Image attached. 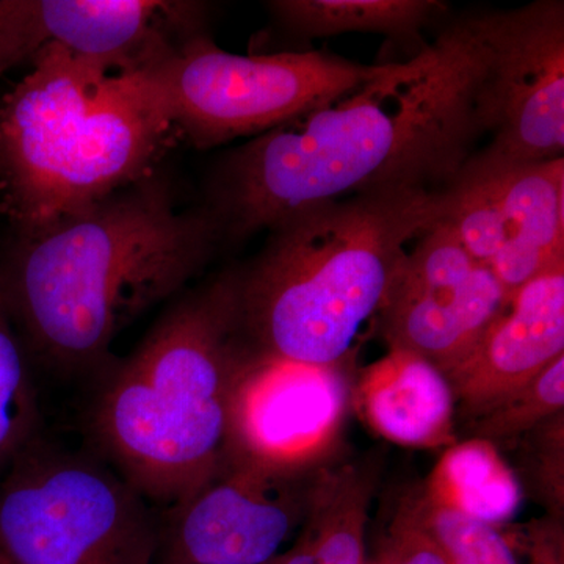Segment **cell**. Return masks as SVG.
I'll use <instances>...</instances> for the list:
<instances>
[{"label":"cell","mask_w":564,"mask_h":564,"mask_svg":"<svg viewBox=\"0 0 564 564\" xmlns=\"http://www.w3.org/2000/svg\"><path fill=\"white\" fill-rule=\"evenodd\" d=\"M159 513L98 455L41 434L0 474V564H155Z\"/></svg>","instance_id":"obj_6"},{"label":"cell","mask_w":564,"mask_h":564,"mask_svg":"<svg viewBox=\"0 0 564 564\" xmlns=\"http://www.w3.org/2000/svg\"><path fill=\"white\" fill-rule=\"evenodd\" d=\"M563 413L527 433V475L554 516L563 513Z\"/></svg>","instance_id":"obj_22"},{"label":"cell","mask_w":564,"mask_h":564,"mask_svg":"<svg viewBox=\"0 0 564 564\" xmlns=\"http://www.w3.org/2000/svg\"><path fill=\"white\" fill-rule=\"evenodd\" d=\"M375 564V563H373Z\"/></svg>","instance_id":"obj_27"},{"label":"cell","mask_w":564,"mask_h":564,"mask_svg":"<svg viewBox=\"0 0 564 564\" xmlns=\"http://www.w3.org/2000/svg\"><path fill=\"white\" fill-rule=\"evenodd\" d=\"M36 52L29 0H0V74Z\"/></svg>","instance_id":"obj_24"},{"label":"cell","mask_w":564,"mask_h":564,"mask_svg":"<svg viewBox=\"0 0 564 564\" xmlns=\"http://www.w3.org/2000/svg\"><path fill=\"white\" fill-rule=\"evenodd\" d=\"M563 406L564 356L530 383L469 419L470 437L494 445L519 440L522 434L532 432L541 423L563 413Z\"/></svg>","instance_id":"obj_21"},{"label":"cell","mask_w":564,"mask_h":564,"mask_svg":"<svg viewBox=\"0 0 564 564\" xmlns=\"http://www.w3.org/2000/svg\"><path fill=\"white\" fill-rule=\"evenodd\" d=\"M248 352L239 270H228L185 293L128 358L96 375L88 422L96 455L148 502H184L225 464Z\"/></svg>","instance_id":"obj_3"},{"label":"cell","mask_w":564,"mask_h":564,"mask_svg":"<svg viewBox=\"0 0 564 564\" xmlns=\"http://www.w3.org/2000/svg\"><path fill=\"white\" fill-rule=\"evenodd\" d=\"M355 400L373 432L393 444L447 448L456 443L451 383L414 352L389 348L359 375Z\"/></svg>","instance_id":"obj_15"},{"label":"cell","mask_w":564,"mask_h":564,"mask_svg":"<svg viewBox=\"0 0 564 564\" xmlns=\"http://www.w3.org/2000/svg\"><path fill=\"white\" fill-rule=\"evenodd\" d=\"M383 68L326 51L232 54L202 32L150 74L172 128L195 147L212 148L273 131L348 95Z\"/></svg>","instance_id":"obj_7"},{"label":"cell","mask_w":564,"mask_h":564,"mask_svg":"<svg viewBox=\"0 0 564 564\" xmlns=\"http://www.w3.org/2000/svg\"><path fill=\"white\" fill-rule=\"evenodd\" d=\"M272 564H315L313 534H311L310 527L303 522L295 544L289 551L282 552L276 558H273Z\"/></svg>","instance_id":"obj_25"},{"label":"cell","mask_w":564,"mask_h":564,"mask_svg":"<svg viewBox=\"0 0 564 564\" xmlns=\"http://www.w3.org/2000/svg\"><path fill=\"white\" fill-rule=\"evenodd\" d=\"M440 202V220L510 299L564 261V158L516 162L474 152Z\"/></svg>","instance_id":"obj_9"},{"label":"cell","mask_w":564,"mask_h":564,"mask_svg":"<svg viewBox=\"0 0 564 564\" xmlns=\"http://www.w3.org/2000/svg\"><path fill=\"white\" fill-rule=\"evenodd\" d=\"M564 356V261L511 296L474 350L445 375L456 410L475 417Z\"/></svg>","instance_id":"obj_13"},{"label":"cell","mask_w":564,"mask_h":564,"mask_svg":"<svg viewBox=\"0 0 564 564\" xmlns=\"http://www.w3.org/2000/svg\"><path fill=\"white\" fill-rule=\"evenodd\" d=\"M378 473L370 463L318 469L304 524L315 564H367L366 533Z\"/></svg>","instance_id":"obj_18"},{"label":"cell","mask_w":564,"mask_h":564,"mask_svg":"<svg viewBox=\"0 0 564 564\" xmlns=\"http://www.w3.org/2000/svg\"><path fill=\"white\" fill-rule=\"evenodd\" d=\"M0 104V191L21 236L135 184L173 131L150 69L85 61L55 44Z\"/></svg>","instance_id":"obj_5"},{"label":"cell","mask_w":564,"mask_h":564,"mask_svg":"<svg viewBox=\"0 0 564 564\" xmlns=\"http://www.w3.org/2000/svg\"><path fill=\"white\" fill-rule=\"evenodd\" d=\"M404 505L437 545L445 564H518L497 527L429 502L421 492L404 499Z\"/></svg>","instance_id":"obj_20"},{"label":"cell","mask_w":564,"mask_h":564,"mask_svg":"<svg viewBox=\"0 0 564 564\" xmlns=\"http://www.w3.org/2000/svg\"><path fill=\"white\" fill-rule=\"evenodd\" d=\"M441 188L399 185L315 204L269 229L239 270L240 328L256 355L307 366L347 361L378 317Z\"/></svg>","instance_id":"obj_4"},{"label":"cell","mask_w":564,"mask_h":564,"mask_svg":"<svg viewBox=\"0 0 564 564\" xmlns=\"http://www.w3.org/2000/svg\"><path fill=\"white\" fill-rule=\"evenodd\" d=\"M475 110L485 151L516 162L563 159L564 3L480 13Z\"/></svg>","instance_id":"obj_8"},{"label":"cell","mask_w":564,"mask_h":564,"mask_svg":"<svg viewBox=\"0 0 564 564\" xmlns=\"http://www.w3.org/2000/svg\"><path fill=\"white\" fill-rule=\"evenodd\" d=\"M269 564H272V562H270Z\"/></svg>","instance_id":"obj_26"},{"label":"cell","mask_w":564,"mask_h":564,"mask_svg":"<svg viewBox=\"0 0 564 564\" xmlns=\"http://www.w3.org/2000/svg\"><path fill=\"white\" fill-rule=\"evenodd\" d=\"M429 502L497 527L522 503V485L497 445L469 437L445 448L421 489Z\"/></svg>","instance_id":"obj_16"},{"label":"cell","mask_w":564,"mask_h":564,"mask_svg":"<svg viewBox=\"0 0 564 564\" xmlns=\"http://www.w3.org/2000/svg\"><path fill=\"white\" fill-rule=\"evenodd\" d=\"M40 425L31 355L0 291V474L40 436Z\"/></svg>","instance_id":"obj_19"},{"label":"cell","mask_w":564,"mask_h":564,"mask_svg":"<svg viewBox=\"0 0 564 564\" xmlns=\"http://www.w3.org/2000/svg\"><path fill=\"white\" fill-rule=\"evenodd\" d=\"M206 6L161 0H29L33 40L102 65L148 69L203 32Z\"/></svg>","instance_id":"obj_14"},{"label":"cell","mask_w":564,"mask_h":564,"mask_svg":"<svg viewBox=\"0 0 564 564\" xmlns=\"http://www.w3.org/2000/svg\"><path fill=\"white\" fill-rule=\"evenodd\" d=\"M508 302L496 274L440 220L411 247L377 321L389 348L414 352L447 375Z\"/></svg>","instance_id":"obj_11"},{"label":"cell","mask_w":564,"mask_h":564,"mask_svg":"<svg viewBox=\"0 0 564 564\" xmlns=\"http://www.w3.org/2000/svg\"><path fill=\"white\" fill-rule=\"evenodd\" d=\"M340 366L248 352L232 393L225 463L278 477L317 473L343 430L348 381Z\"/></svg>","instance_id":"obj_10"},{"label":"cell","mask_w":564,"mask_h":564,"mask_svg":"<svg viewBox=\"0 0 564 564\" xmlns=\"http://www.w3.org/2000/svg\"><path fill=\"white\" fill-rule=\"evenodd\" d=\"M223 242L206 206L181 209L152 174L21 236L0 291L31 358L63 377L98 375L111 344L176 295Z\"/></svg>","instance_id":"obj_2"},{"label":"cell","mask_w":564,"mask_h":564,"mask_svg":"<svg viewBox=\"0 0 564 564\" xmlns=\"http://www.w3.org/2000/svg\"><path fill=\"white\" fill-rule=\"evenodd\" d=\"M269 10L282 31L296 40L350 32L413 40L440 20L447 6L436 0H276Z\"/></svg>","instance_id":"obj_17"},{"label":"cell","mask_w":564,"mask_h":564,"mask_svg":"<svg viewBox=\"0 0 564 564\" xmlns=\"http://www.w3.org/2000/svg\"><path fill=\"white\" fill-rule=\"evenodd\" d=\"M480 13L340 96L254 137L214 170L207 209L240 242L315 204L399 185L443 188L484 135Z\"/></svg>","instance_id":"obj_1"},{"label":"cell","mask_w":564,"mask_h":564,"mask_svg":"<svg viewBox=\"0 0 564 564\" xmlns=\"http://www.w3.org/2000/svg\"><path fill=\"white\" fill-rule=\"evenodd\" d=\"M375 564H445L440 549L430 534L415 521L404 502L381 545L380 560Z\"/></svg>","instance_id":"obj_23"},{"label":"cell","mask_w":564,"mask_h":564,"mask_svg":"<svg viewBox=\"0 0 564 564\" xmlns=\"http://www.w3.org/2000/svg\"><path fill=\"white\" fill-rule=\"evenodd\" d=\"M314 475L223 464L199 491L159 513L155 564H269L303 525Z\"/></svg>","instance_id":"obj_12"}]
</instances>
